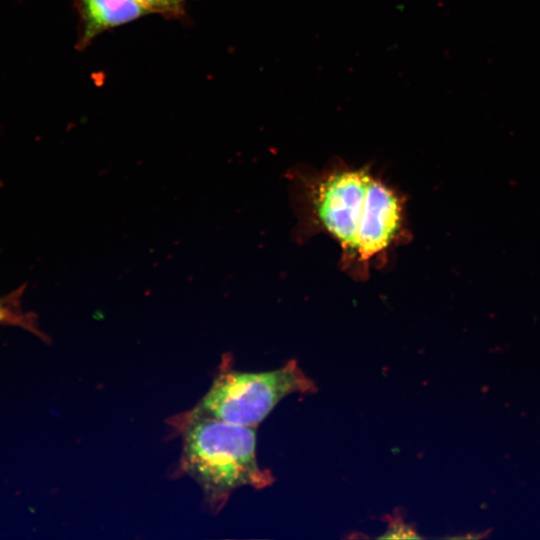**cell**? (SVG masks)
I'll use <instances>...</instances> for the list:
<instances>
[{
  "mask_svg": "<svg viewBox=\"0 0 540 540\" xmlns=\"http://www.w3.org/2000/svg\"><path fill=\"white\" fill-rule=\"evenodd\" d=\"M178 427L181 469L200 486L212 507L220 508L240 487L259 489L271 483L272 476L257 462L255 427L188 412L178 420Z\"/></svg>",
  "mask_w": 540,
  "mask_h": 540,
  "instance_id": "cell-1",
  "label": "cell"
},
{
  "mask_svg": "<svg viewBox=\"0 0 540 540\" xmlns=\"http://www.w3.org/2000/svg\"><path fill=\"white\" fill-rule=\"evenodd\" d=\"M373 175L369 166L353 167L341 161L321 170L292 172L300 234L330 236L340 246V261L347 258L365 220Z\"/></svg>",
  "mask_w": 540,
  "mask_h": 540,
  "instance_id": "cell-2",
  "label": "cell"
},
{
  "mask_svg": "<svg viewBox=\"0 0 540 540\" xmlns=\"http://www.w3.org/2000/svg\"><path fill=\"white\" fill-rule=\"evenodd\" d=\"M314 390L315 384L294 360L264 372L227 369L217 374L209 390L188 413L255 427L284 397Z\"/></svg>",
  "mask_w": 540,
  "mask_h": 540,
  "instance_id": "cell-3",
  "label": "cell"
},
{
  "mask_svg": "<svg viewBox=\"0 0 540 540\" xmlns=\"http://www.w3.org/2000/svg\"><path fill=\"white\" fill-rule=\"evenodd\" d=\"M404 196L374 173L363 226L341 268L355 279L369 277L372 263H386L389 253L410 238Z\"/></svg>",
  "mask_w": 540,
  "mask_h": 540,
  "instance_id": "cell-4",
  "label": "cell"
},
{
  "mask_svg": "<svg viewBox=\"0 0 540 540\" xmlns=\"http://www.w3.org/2000/svg\"><path fill=\"white\" fill-rule=\"evenodd\" d=\"M81 21L80 48H85L101 33L135 21L149 12L136 0H78Z\"/></svg>",
  "mask_w": 540,
  "mask_h": 540,
  "instance_id": "cell-5",
  "label": "cell"
},
{
  "mask_svg": "<svg viewBox=\"0 0 540 540\" xmlns=\"http://www.w3.org/2000/svg\"><path fill=\"white\" fill-rule=\"evenodd\" d=\"M0 324L16 325L37 332L31 317L27 313L21 312L11 299L4 300L0 298Z\"/></svg>",
  "mask_w": 540,
  "mask_h": 540,
  "instance_id": "cell-6",
  "label": "cell"
},
{
  "mask_svg": "<svg viewBox=\"0 0 540 540\" xmlns=\"http://www.w3.org/2000/svg\"><path fill=\"white\" fill-rule=\"evenodd\" d=\"M149 13H157L166 17L179 18L185 12L184 7L188 0H136Z\"/></svg>",
  "mask_w": 540,
  "mask_h": 540,
  "instance_id": "cell-7",
  "label": "cell"
}]
</instances>
